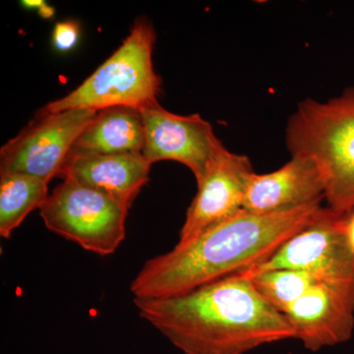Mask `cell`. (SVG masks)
Instances as JSON below:
<instances>
[{
	"mask_svg": "<svg viewBox=\"0 0 354 354\" xmlns=\"http://www.w3.org/2000/svg\"><path fill=\"white\" fill-rule=\"evenodd\" d=\"M245 278L250 279L261 297L283 315L291 305L318 283L307 272L290 269L269 270Z\"/></svg>",
	"mask_w": 354,
	"mask_h": 354,
	"instance_id": "cell-15",
	"label": "cell"
},
{
	"mask_svg": "<svg viewBox=\"0 0 354 354\" xmlns=\"http://www.w3.org/2000/svg\"><path fill=\"white\" fill-rule=\"evenodd\" d=\"M97 113L87 109L38 111L34 120L2 146L0 172L29 174L50 183L59 177L72 147Z\"/></svg>",
	"mask_w": 354,
	"mask_h": 354,
	"instance_id": "cell-7",
	"label": "cell"
},
{
	"mask_svg": "<svg viewBox=\"0 0 354 354\" xmlns=\"http://www.w3.org/2000/svg\"><path fill=\"white\" fill-rule=\"evenodd\" d=\"M253 172L248 157L221 147L197 183V194L186 213L178 242L191 241L243 209L247 181Z\"/></svg>",
	"mask_w": 354,
	"mask_h": 354,
	"instance_id": "cell-9",
	"label": "cell"
},
{
	"mask_svg": "<svg viewBox=\"0 0 354 354\" xmlns=\"http://www.w3.org/2000/svg\"><path fill=\"white\" fill-rule=\"evenodd\" d=\"M80 38V25L77 21L64 20L58 22L53 31V46L60 53H68L73 50Z\"/></svg>",
	"mask_w": 354,
	"mask_h": 354,
	"instance_id": "cell-16",
	"label": "cell"
},
{
	"mask_svg": "<svg viewBox=\"0 0 354 354\" xmlns=\"http://www.w3.org/2000/svg\"><path fill=\"white\" fill-rule=\"evenodd\" d=\"M346 214L322 207L308 225L291 236L269 259L239 272L249 277L269 270L307 272L354 298V249L346 230Z\"/></svg>",
	"mask_w": 354,
	"mask_h": 354,
	"instance_id": "cell-5",
	"label": "cell"
},
{
	"mask_svg": "<svg viewBox=\"0 0 354 354\" xmlns=\"http://www.w3.org/2000/svg\"><path fill=\"white\" fill-rule=\"evenodd\" d=\"M323 200L322 178L313 160L291 156L277 171L251 174L246 184L243 209L255 214L281 213L322 204Z\"/></svg>",
	"mask_w": 354,
	"mask_h": 354,
	"instance_id": "cell-11",
	"label": "cell"
},
{
	"mask_svg": "<svg viewBox=\"0 0 354 354\" xmlns=\"http://www.w3.org/2000/svg\"><path fill=\"white\" fill-rule=\"evenodd\" d=\"M151 167L143 153L68 156L59 177L97 191L130 209L148 183Z\"/></svg>",
	"mask_w": 354,
	"mask_h": 354,
	"instance_id": "cell-12",
	"label": "cell"
},
{
	"mask_svg": "<svg viewBox=\"0 0 354 354\" xmlns=\"http://www.w3.org/2000/svg\"><path fill=\"white\" fill-rule=\"evenodd\" d=\"M346 230L349 243L351 244V246H353L354 249V211L346 214Z\"/></svg>",
	"mask_w": 354,
	"mask_h": 354,
	"instance_id": "cell-17",
	"label": "cell"
},
{
	"mask_svg": "<svg viewBox=\"0 0 354 354\" xmlns=\"http://www.w3.org/2000/svg\"><path fill=\"white\" fill-rule=\"evenodd\" d=\"M322 204L274 214L241 209L169 252L147 261L133 279L134 298L177 297L250 269L308 225Z\"/></svg>",
	"mask_w": 354,
	"mask_h": 354,
	"instance_id": "cell-1",
	"label": "cell"
},
{
	"mask_svg": "<svg viewBox=\"0 0 354 354\" xmlns=\"http://www.w3.org/2000/svg\"><path fill=\"white\" fill-rule=\"evenodd\" d=\"M144 145L145 129L141 111L114 106L97 111L68 156L142 153Z\"/></svg>",
	"mask_w": 354,
	"mask_h": 354,
	"instance_id": "cell-13",
	"label": "cell"
},
{
	"mask_svg": "<svg viewBox=\"0 0 354 354\" xmlns=\"http://www.w3.org/2000/svg\"><path fill=\"white\" fill-rule=\"evenodd\" d=\"M285 316L295 339L310 351L348 342L354 330V298L342 288L317 283Z\"/></svg>",
	"mask_w": 354,
	"mask_h": 354,
	"instance_id": "cell-10",
	"label": "cell"
},
{
	"mask_svg": "<svg viewBox=\"0 0 354 354\" xmlns=\"http://www.w3.org/2000/svg\"><path fill=\"white\" fill-rule=\"evenodd\" d=\"M48 183L29 174L0 172V235L9 239L34 209H41Z\"/></svg>",
	"mask_w": 354,
	"mask_h": 354,
	"instance_id": "cell-14",
	"label": "cell"
},
{
	"mask_svg": "<svg viewBox=\"0 0 354 354\" xmlns=\"http://www.w3.org/2000/svg\"><path fill=\"white\" fill-rule=\"evenodd\" d=\"M133 301L139 316L185 354H245L295 339L286 317L239 274L177 297Z\"/></svg>",
	"mask_w": 354,
	"mask_h": 354,
	"instance_id": "cell-2",
	"label": "cell"
},
{
	"mask_svg": "<svg viewBox=\"0 0 354 354\" xmlns=\"http://www.w3.org/2000/svg\"><path fill=\"white\" fill-rule=\"evenodd\" d=\"M21 3H22L23 6L28 7V8H38L39 10L41 8V7L46 6V2L38 1V0H36V1H35V0H29V1H22Z\"/></svg>",
	"mask_w": 354,
	"mask_h": 354,
	"instance_id": "cell-18",
	"label": "cell"
},
{
	"mask_svg": "<svg viewBox=\"0 0 354 354\" xmlns=\"http://www.w3.org/2000/svg\"><path fill=\"white\" fill-rule=\"evenodd\" d=\"M286 140L291 156L316 165L328 207L354 211V87L326 102H300L288 118Z\"/></svg>",
	"mask_w": 354,
	"mask_h": 354,
	"instance_id": "cell-3",
	"label": "cell"
},
{
	"mask_svg": "<svg viewBox=\"0 0 354 354\" xmlns=\"http://www.w3.org/2000/svg\"><path fill=\"white\" fill-rule=\"evenodd\" d=\"M145 129L144 157L151 162L174 160L187 167L200 181L223 144L209 121L198 113L180 115L160 104L140 109Z\"/></svg>",
	"mask_w": 354,
	"mask_h": 354,
	"instance_id": "cell-8",
	"label": "cell"
},
{
	"mask_svg": "<svg viewBox=\"0 0 354 354\" xmlns=\"http://www.w3.org/2000/svg\"><path fill=\"white\" fill-rule=\"evenodd\" d=\"M155 28L150 21H135L129 35L102 65L78 87L48 102L39 113L74 109H102L127 106L141 109L158 104L162 78L156 73L153 51Z\"/></svg>",
	"mask_w": 354,
	"mask_h": 354,
	"instance_id": "cell-4",
	"label": "cell"
},
{
	"mask_svg": "<svg viewBox=\"0 0 354 354\" xmlns=\"http://www.w3.org/2000/svg\"><path fill=\"white\" fill-rule=\"evenodd\" d=\"M129 208L97 191L64 180L39 209L53 234L101 256L115 252L127 234Z\"/></svg>",
	"mask_w": 354,
	"mask_h": 354,
	"instance_id": "cell-6",
	"label": "cell"
}]
</instances>
